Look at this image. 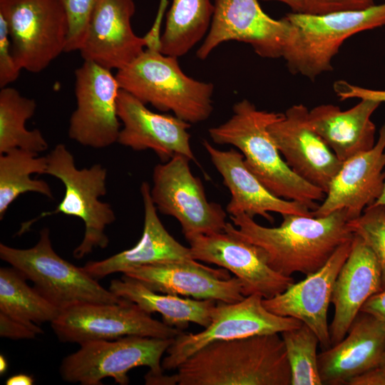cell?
<instances>
[{"label": "cell", "instance_id": "1", "mask_svg": "<svg viewBox=\"0 0 385 385\" xmlns=\"http://www.w3.org/2000/svg\"><path fill=\"white\" fill-rule=\"evenodd\" d=\"M282 216L280 225L273 227L260 225L245 213L230 217L235 232L258 247L272 270L287 277L316 272L341 245L354 237L344 210L324 217Z\"/></svg>", "mask_w": 385, "mask_h": 385}, {"label": "cell", "instance_id": "2", "mask_svg": "<svg viewBox=\"0 0 385 385\" xmlns=\"http://www.w3.org/2000/svg\"><path fill=\"white\" fill-rule=\"evenodd\" d=\"M179 385H291V369L278 333L212 342L176 369Z\"/></svg>", "mask_w": 385, "mask_h": 385}, {"label": "cell", "instance_id": "3", "mask_svg": "<svg viewBox=\"0 0 385 385\" xmlns=\"http://www.w3.org/2000/svg\"><path fill=\"white\" fill-rule=\"evenodd\" d=\"M232 111L227 120L209 128L212 140L237 148L246 167L272 194L315 210L325 192L292 171L268 131L269 125L282 113L259 110L247 99L236 103Z\"/></svg>", "mask_w": 385, "mask_h": 385}, {"label": "cell", "instance_id": "4", "mask_svg": "<svg viewBox=\"0 0 385 385\" xmlns=\"http://www.w3.org/2000/svg\"><path fill=\"white\" fill-rule=\"evenodd\" d=\"M120 88L144 104L190 123L206 120L213 111L214 86L186 75L178 58L147 47L115 75Z\"/></svg>", "mask_w": 385, "mask_h": 385}, {"label": "cell", "instance_id": "5", "mask_svg": "<svg viewBox=\"0 0 385 385\" xmlns=\"http://www.w3.org/2000/svg\"><path fill=\"white\" fill-rule=\"evenodd\" d=\"M282 57L293 74L310 80L333 70L332 59L351 36L385 25V3L366 9L324 14L291 12Z\"/></svg>", "mask_w": 385, "mask_h": 385}, {"label": "cell", "instance_id": "6", "mask_svg": "<svg viewBox=\"0 0 385 385\" xmlns=\"http://www.w3.org/2000/svg\"><path fill=\"white\" fill-rule=\"evenodd\" d=\"M46 158V174L62 182L64 195L54 210L43 212L33 221L24 223L19 235L26 232L35 220L62 213L78 217L84 223L83 237L73 250L74 258L81 259L97 247L105 249L109 242L106 228L115 220L111 205L99 200L107 193L106 168L100 163L78 168L73 154L62 143L57 144Z\"/></svg>", "mask_w": 385, "mask_h": 385}, {"label": "cell", "instance_id": "7", "mask_svg": "<svg viewBox=\"0 0 385 385\" xmlns=\"http://www.w3.org/2000/svg\"><path fill=\"white\" fill-rule=\"evenodd\" d=\"M0 258L19 270L44 297L61 311L85 303H119L124 299L60 257L53 249L50 230L44 227L32 247L18 249L0 244Z\"/></svg>", "mask_w": 385, "mask_h": 385}, {"label": "cell", "instance_id": "8", "mask_svg": "<svg viewBox=\"0 0 385 385\" xmlns=\"http://www.w3.org/2000/svg\"><path fill=\"white\" fill-rule=\"evenodd\" d=\"M174 339L126 336L114 340L83 342L63 359L59 373L63 381L81 385H100L111 377L120 385L129 384L128 371L148 366L147 375L163 374L162 356Z\"/></svg>", "mask_w": 385, "mask_h": 385}, {"label": "cell", "instance_id": "9", "mask_svg": "<svg viewBox=\"0 0 385 385\" xmlns=\"http://www.w3.org/2000/svg\"><path fill=\"white\" fill-rule=\"evenodd\" d=\"M15 61L39 73L65 52L69 23L60 0H0Z\"/></svg>", "mask_w": 385, "mask_h": 385}, {"label": "cell", "instance_id": "10", "mask_svg": "<svg viewBox=\"0 0 385 385\" xmlns=\"http://www.w3.org/2000/svg\"><path fill=\"white\" fill-rule=\"evenodd\" d=\"M62 342L114 340L126 336L175 339L182 329L153 319L136 304L126 299L119 303H85L60 312L51 323Z\"/></svg>", "mask_w": 385, "mask_h": 385}, {"label": "cell", "instance_id": "11", "mask_svg": "<svg viewBox=\"0 0 385 385\" xmlns=\"http://www.w3.org/2000/svg\"><path fill=\"white\" fill-rule=\"evenodd\" d=\"M190 160L176 154L155 166L150 195L157 210L175 218L185 236L225 230L227 212L208 201L204 185L190 168Z\"/></svg>", "mask_w": 385, "mask_h": 385}, {"label": "cell", "instance_id": "12", "mask_svg": "<svg viewBox=\"0 0 385 385\" xmlns=\"http://www.w3.org/2000/svg\"><path fill=\"white\" fill-rule=\"evenodd\" d=\"M262 299L259 294H251L236 302H217L209 326L200 332H183L174 339L162 360L163 369H176L195 351L215 341L280 334L302 324L294 318L270 312Z\"/></svg>", "mask_w": 385, "mask_h": 385}, {"label": "cell", "instance_id": "13", "mask_svg": "<svg viewBox=\"0 0 385 385\" xmlns=\"http://www.w3.org/2000/svg\"><path fill=\"white\" fill-rule=\"evenodd\" d=\"M76 108L68 137L78 143L101 149L117 143L120 120L117 112L120 86L111 70L84 61L75 71Z\"/></svg>", "mask_w": 385, "mask_h": 385}, {"label": "cell", "instance_id": "14", "mask_svg": "<svg viewBox=\"0 0 385 385\" xmlns=\"http://www.w3.org/2000/svg\"><path fill=\"white\" fill-rule=\"evenodd\" d=\"M185 237L194 260L216 265L233 273L242 283L245 297L259 294L269 299L294 282L292 277L272 270L258 247L237 235L231 222H227L223 232Z\"/></svg>", "mask_w": 385, "mask_h": 385}, {"label": "cell", "instance_id": "15", "mask_svg": "<svg viewBox=\"0 0 385 385\" xmlns=\"http://www.w3.org/2000/svg\"><path fill=\"white\" fill-rule=\"evenodd\" d=\"M259 0H214L209 31L197 51L206 59L221 43L237 41L250 44L261 57H282L290 24L285 16L274 19L263 11Z\"/></svg>", "mask_w": 385, "mask_h": 385}, {"label": "cell", "instance_id": "16", "mask_svg": "<svg viewBox=\"0 0 385 385\" xmlns=\"http://www.w3.org/2000/svg\"><path fill=\"white\" fill-rule=\"evenodd\" d=\"M309 111L302 103L290 106L268 131L292 171L326 194L343 162L309 125Z\"/></svg>", "mask_w": 385, "mask_h": 385}, {"label": "cell", "instance_id": "17", "mask_svg": "<svg viewBox=\"0 0 385 385\" xmlns=\"http://www.w3.org/2000/svg\"><path fill=\"white\" fill-rule=\"evenodd\" d=\"M353 239L341 245L320 269L274 297L262 299L270 312L308 326L323 349L332 346L327 312L336 279L351 252Z\"/></svg>", "mask_w": 385, "mask_h": 385}, {"label": "cell", "instance_id": "18", "mask_svg": "<svg viewBox=\"0 0 385 385\" xmlns=\"http://www.w3.org/2000/svg\"><path fill=\"white\" fill-rule=\"evenodd\" d=\"M123 274L159 293L227 303L245 298L240 280L231 277L227 270L212 268L195 260L144 265Z\"/></svg>", "mask_w": 385, "mask_h": 385}, {"label": "cell", "instance_id": "19", "mask_svg": "<svg viewBox=\"0 0 385 385\" xmlns=\"http://www.w3.org/2000/svg\"><path fill=\"white\" fill-rule=\"evenodd\" d=\"M135 12L134 0H98L79 50L83 60L118 71L148 47L149 39L132 29Z\"/></svg>", "mask_w": 385, "mask_h": 385}, {"label": "cell", "instance_id": "20", "mask_svg": "<svg viewBox=\"0 0 385 385\" xmlns=\"http://www.w3.org/2000/svg\"><path fill=\"white\" fill-rule=\"evenodd\" d=\"M117 112L123 125L118 143L138 151L152 150L163 163L176 154L196 162L190 142V123L175 115L153 112L122 89Z\"/></svg>", "mask_w": 385, "mask_h": 385}, {"label": "cell", "instance_id": "21", "mask_svg": "<svg viewBox=\"0 0 385 385\" xmlns=\"http://www.w3.org/2000/svg\"><path fill=\"white\" fill-rule=\"evenodd\" d=\"M385 123L374 146L344 160L332 179L314 217L344 210L349 220L359 217L382 193L385 183Z\"/></svg>", "mask_w": 385, "mask_h": 385}, {"label": "cell", "instance_id": "22", "mask_svg": "<svg viewBox=\"0 0 385 385\" xmlns=\"http://www.w3.org/2000/svg\"><path fill=\"white\" fill-rule=\"evenodd\" d=\"M202 144L230 192V200L226 207L230 216L245 213L252 218L261 216L273 223L274 219L270 212L281 215H312L305 205L279 197L268 190L246 167L240 151L235 148L219 150L207 140Z\"/></svg>", "mask_w": 385, "mask_h": 385}, {"label": "cell", "instance_id": "23", "mask_svg": "<svg viewBox=\"0 0 385 385\" xmlns=\"http://www.w3.org/2000/svg\"><path fill=\"white\" fill-rule=\"evenodd\" d=\"M381 291L377 260L366 243L354 235L351 252L336 279L331 303L334 317L329 325L332 346L347 334L365 302Z\"/></svg>", "mask_w": 385, "mask_h": 385}, {"label": "cell", "instance_id": "24", "mask_svg": "<svg viewBox=\"0 0 385 385\" xmlns=\"http://www.w3.org/2000/svg\"><path fill=\"white\" fill-rule=\"evenodd\" d=\"M385 349V327L374 316L360 312L346 336L318 354L322 384L342 385L376 366Z\"/></svg>", "mask_w": 385, "mask_h": 385}, {"label": "cell", "instance_id": "25", "mask_svg": "<svg viewBox=\"0 0 385 385\" xmlns=\"http://www.w3.org/2000/svg\"><path fill=\"white\" fill-rule=\"evenodd\" d=\"M144 207V224L140 239L135 246L100 261H89L82 268L98 280L115 272H125L156 263L190 260L189 247L177 241L165 229L158 215V210L150 195L148 182L140 185Z\"/></svg>", "mask_w": 385, "mask_h": 385}, {"label": "cell", "instance_id": "26", "mask_svg": "<svg viewBox=\"0 0 385 385\" xmlns=\"http://www.w3.org/2000/svg\"><path fill=\"white\" fill-rule=\"evenodd\" d=\"M380 105L368 99L345 111L333 104L319 105L309 111L308 122L344 162L374 146L376 126L371 118Z\"/></svg>", "mask_w": 385, "mask_h": 385}, {"label": "cell", "instance_id": "27", "mask_svg": "<svg viewBox=\"0 0 385 385\" xmlns=\"http://www.w3.org/2000/svg\"><path fill=\"white\" fill-rule=\"evenodd\" d=\"M109 290L115 296L136 304L149 314L155 312L161 314L165 324L180 329L188 327L190 322L204 328L209 326L217 303L212 299H195L156 292L125 274L120 279H113Z\"/></svg>", "mask_w": 385, "mask_h": 385}, {"label": "cell", "instance_id": "28", "mask_svg": "<svg viewBox=\"0 0 385 385\" xmlns=\"http://www.w3.org/2000/svg\"><path fill=\"white\" fill-rule=\"evenodd\" d=\"M213 12L211 0H173L158 50L177 58L187 54L207 35Z\"/></svg>", "mask_w": 385, "mask_h": 385}, {"label": "cell", "instance_id": "29", "mask_svg": "<svg viewBox=\"0 0 385 385\" xmlns=\"http://www.w3.org/2000/svg\"><path fill=\"white\" fill-rule=\"evenodd\" d=\"M47 158L20 148L0 154V220L11 204L26 192H36L53 198L49 185L32 179V174H46Z\"/></svg>", "mask_w": 385, "mask_h": 385}, {"label": "cell", "instance_id": "30", "mask_svg": "<svg viewBox=\"0 0 385 385\" xmlns=\"http://www.w3.org/2000/svg\"><path fill=\"white\" fill-rule=\"evenodd\" d=\"M36 109L35 100L23 96L15 88L0 91V154L16 148L39 153L48 149V143L38 129L26 128Z\"/></svg>", "mask_w": 385, "mask_h": 385}, {"label": "cell", "instance_id": "31", "mask_svg": "<svg viewBox=\"0 0 385 385\" xmlns=\"http://www.w3.org/2000/svg\"><path fill=\"white\" fill-rule=\"evenodd\" d=\"M16 268H0V312L29 325L51 323L61 310L26 283Z\"/></svg>", "mask_w": 385, "mask_h": 385}, {"label": "cell", "instance_id": "32", "mask_svg": "<svg viewBox=\"0 0 385 385\" xmlns=\"http://www.w3.org/2000/svg\"><path fill=\"white\" fill-rule=\"evenodd\" d=\"M291 369V385H322L317 346L319 340L308 326L280 333Z\"/></svg>", "mask_w": 385, "mask_h": 385}, {"label": "cell", "instance_id": "33", "mask_svg": "<svg viewBox=\"0 0 385 385\" xmlns=\"http://www.w3.org/2000/svg\"><path fill=\"white\" fill-rule=\"evenodd\" d=\"M348 225L374 254L381 271V290L385 289V205L368 206L359 217L349 220Z\"/></svg>", "mask_w": 385, "mask_h": 385}, {"label": "cell", "instance_id": "34", "mask_svg": "<svg viewBox=\"0 0 385 385\" xmlns=\"http://www.w3.org/2000/svg\"><path fill=\"white\" fill-rule=\"evenodd\" d=\"M98 0H60L66 12L69 31L65 52L79 51Z\"/></svg>", "mask_w": 385, "mask_h": 385}, {"label": "cell", "instance_id": "35", "mask_svg": "<svg viewBox=\"0 0 385 385\" xmlns=\"http://www.w3.org/2000/svg\"><path fill=\"white\" fill-rule=\"evenodd\" d=\"M11 51V43L6 22L0 16V88L15 81L21 72Z\"/></svg>", "mask_w": 385, "mask_h": 385}, {"label": "cell", "instance_id": "36", "mask_svg": "<svg viewBox=\"0 0 385 385\" xmlns=\"http://www.w3.org/2000/svg\"><path fill=\"white\" fill-rule=\"evenodd\" d=\"M374 4V0H304L302 13L324 14L340 11L366 9Z\"/></svg>", "mask_w": 385, "mask_h": 385}, {"label": "cell", "instance_id": "37", "mask_svg": "<svg viewBox=\"0 0 385 385\" xmlns=\"http://www.w3.org/2000/svg\"><path fill=\"white\" fill-rule=\"evenodd\" d=\"M43 333L39 325H29L0 312V336L11 339H31Z\"/></svg>", "mask_w": 385, "mask_h": 385}, {"label": "cell", "instance_id": "38", "mask_svg": "<svg viewBox=\"0 0 385 385\" xmlns=\"http://www.w3.org/2000/svg\"><path fill=\"white\" fill-rule=\"evenodd\" d=\"M333 89L340 101L351 98L372 100L385 103V90H374L351 84L346 81L334 82Z\"/></svg>", "mask_w": 385, "mask_h": 385}, {"label": "cell", "instance_id": "39", "mask_svg": "<svg viewBox=\"0 0 385 385\" xmlns=\"http://www.w3.org/2000/svg\"><path fill=\"white\" fill-rule=\"evenodd\" d=\"M361 312L374 316L385 327V289L372 295L365 302Z\"/></svg>", "mask_w": 385, "mask_h": 385}, {"label": "cell", "instance_id": "40", "mask_svg": "<svg viewBox=\"0 0 385 385\" xmlns=\"http://www.w3.org/2000/svg\"><path fill=\"white\" fill-rule=\"evenodd\" d=\"M346 384L385 385V374L378 366L350 379Z\"/></svg>", "mask_w": 385, "mask_h": 385}, {"label": "cell", "instance_id": "41", "mask_svg": "<svg viewBox=\"0 0 385 385\" xmlns=\"http://www.w3.org/2000/svg\"><path fill=\"white\" fill-rule=\"evenodd\" d=\"M33 384V377L25 374L13 375L6 381V385H32Z\"/></svg>", "mask_w": 385, "mask_h": 385}, {"label": "cell", "instance_id": "42", "mask_svg": "<svg viewBox=\"0 0 385 385\" xmlns=\"http://www.w3.org/2000/svg\"><path fill=\"white\" fill-rule=\"evenodd\" d=\"M264 1H277L287 4L289 6L292 12L302 13L304 9V0H264Z\"/></svg>", "mask_w": 385, "mask_h": 385}, {"label": "cell", "instance_id": "43", "mask_svg": "<svg viewBox=\"0 0 385 385\" xmlns=\"http://www.w3.org/2000/svg\"><path fill=\"white\" fill-rule=\"evenodd\" d=\"M8 363L5 357L1 354L0 355V373L1 374H4L7 369Z\"/></svg>", "mask_w": 385, "mask_h": 385}, {"label": "cell", "instance_id": "44", "mask_svg": "<svg viewBox=\"0 0 385 385\" xmlns=\"http://www.w3.org/2000/svg\"><path fill=\"white\" fill-rule=\"evenodd\" d=\"M374 203L385 205V183L381 195Z\"/></svg>", "mask_w": 385, "mask_h": 385}, {"label": "cell", "instance_id": "45", "mask_svg": "<svg viewBox=\"0 0 385 385\" xmlns=\"http://www.w3.org/2000/svg\"><path fill=\"white\" fill-rule=\"evenodd\" d=\"M379 366L380 369L383 371V372L385 374V349L383 351Z\"/></svg>", "mask_w": 385, "mask_h": 385}, {"label": "cell", "instance_id": "46", "mask_svg": "<svg viewBox=\"0 0 385 385\" xmlns=\"http://www.w3.org/2000/svg\"><path fill=\"white\" fill-rule=\"evenodd\" d=\"M385 1V0H384Z\"/></svg>", "mask_w": 385, "mask_h": 385}]
</instances>
